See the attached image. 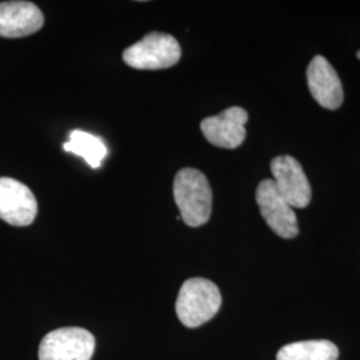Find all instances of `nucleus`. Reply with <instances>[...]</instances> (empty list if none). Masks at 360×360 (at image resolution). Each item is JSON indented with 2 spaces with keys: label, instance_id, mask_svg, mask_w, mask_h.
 I'll return each instance as SVG.
<instances>
[{
  "label": "nucleus",
  "instance_id": "9",
  "mask_svg": "<svg viewBox=\"0 0 360 360\" xmlns=\"http://www.w3.org/2000/svg\"><path fill=\"white\" fill-rule=\"evenodd\" d=\"M307 83L312 98L327 110H338L345 99L340 77L333 65L316 55L307 67Z\"/></svg>",
  "mask_w": 360,
  "mask_h": 360
},
{
  "label": "nucleus",
  "instance_id": "12",
  "mask_svg": "<svg viewBox=\"0 0 360 360\" xmlns=\"http://www.w3.org/2000/svg\"><path fill=\"white\" fill-rule=\"evenodd\" d=\"M339 349L330 340H306L279 349L278 360H338Z\"/></svg>",
  "mask_w": 360,
  "mask_h": 360
},
{
  "label": "nucleus",
  "instance_id": "1",
  "mask_svg": "<svg viewBox=\"0 0 360 360\" xmlns=\"http://www.w3.org/2000/svg\"><path fill=\"white\" fill-rule=\"evenodd\" d=\"M174 199L180 218L190 227L206 224L212 211V190L206 175L196 168H181L174 179Z\"/></svg>",
  "mask_w": 360,
  "mask_h": 360
},
{
  "label": "nucleus",
  "instance_id": "4",
  "mask_svg": "<svg viewBox=\"0 0 360 360\" xmlns=\"http://www.w3.org/2000/svg\"><path fill=\"white\" fill-rule=\"evenodd\" d=\"M95 338L80 327H65L46 335L39 347V360H91Z\"/></svg>",
  "mask_w": 360,
  "mask_h": 360
},
{
  "label": "nucleus",
  "instance_id": "7",
  "mask_svg": "<svg viewBox=\"0 0 360 360\" xmlns=\"http://www.w3.org/2000/svg\"><path fill=\"white\" fill-rule=\"evenodd\" d=\"M38 214V202L34 193L19 180L0 178V219L6 223L25 227Z\"/></svg>",
  "mask_w": 360,
  "mask_h": 360
},
{
  "label": "nucleus",
  "instance_id": "6",
  "mask_svg": "<svg viewBox=\"0 0 360 360\" xmlns=\"http://www.w3.org/2000/svg\"><path fill=\"white\" fill-rule=\"evenodd\" d=\"M271 172L278 191L294 208H306L312 198L309 179L294 156L281 155L271 160Z\"/></svg>",
  "mask_w": 360,
  "mask_h": 360
},
{
  "label": "nucleus",
  "instance_id": "3",
  "mask_svg": "<svg viewBox=\"0 0 360 360\" xmlns=\"http://www.w3.org/2000/svg\"><path fill=\"white\" fill-rule=\"evenodd\" d=\"M181 50L178 40L165 32H150L123 52L126 65L135 70H165L176 65Z\"/></svg>",
  "mask_w": 360,
  "mask_h": 360
},
{
  "label": "nucleus",
  "instance_id": "11",
  "mask_svg": "<svg viewBox=\"0 0 360 360\" xmlns=\"http://www.w3.org/2000/svg\"><path fill=\"white\" fill-rule=\"evenodd\" d=\"M68 142L63 144V150L83 158L92 168H99L107 156V147L103 141L92 134L75 129L68 135Z\"/></svg>",
  "mask_w": 360,
  "mask_h": 360
},
{
  "label": "nucleus",
  "instance_id": "10",
  "mask_svg": "<svg viewBox=\"0 0 360 360\" xmlns=\"http://www.w3.org/2000/svg\"><path fill=\"white\" fill-rule=\"evenodd\" d=\"M44 25V16L31 1L0 3V37L25 38L38 32Z\"/></svg>",
  "mask_w": 360,
  "mask_h": 360
},
{
  "label": "nucleus",
  "instance_id": "8",
  "mask_svg": "<svg viewBox=\"0 0 360 360\" xmlns=\"http://www.w3.org/2000/svg\"><path fill=\"white\" fill-rule=\"evenodd\" d=\"M248 114L242 107H230L219 115L200 122V129L208 142L219 148H238L245 139Z\"/></svg>",
  "mask_w": 360,
  "mask_h": 360
},
{
  "label": "nucleus",
  "instance_id": "2",
  "mask_svg": "<svg viewBox=\"0 0 360 360\" xmlns=\"http://www.w3.org/2000/svg\"><path fill=\"white\" fill-rule=\"evenodd\" d=\"M220 306L221 294L218 285L205 278H193L180 287L175 309L180 322L196 328L211 321Z\"/></svg>",
  "mask_w": 360,
  "mask_h": 360
},
{
  "label": "nucleus",
  "instance_id": "5",
  "mask_svg": "<svg viewBox=\"0 0 360 360\" xmlns=\"http://www.w3.org/2000/svg\"><path fill=\"white\" fill-rule=\"evenodd\" d=\"M259 211L272 231L283 239H292L299 233L297 218L291 206L278 191L272 179L262 180L257 188Z\"/></svg>",
  "mask_w": 360,
  "mask_h": 360
},
{
  "label": "nucleus",
  "instance_id": "13",
  "mask_svg": "<svg viewBox=\"0 0 360 360\" xmlns=\"http://www.w3.org/2000/svg\"><path fill=\"white\" fill-rule=\"evenodd\" d=\"M356 56H358V59L360 60V50L359 51L356 52Z\"/></svg>",
  "mask_w": 360,
  "mask_h": 360
}]
</instances>
